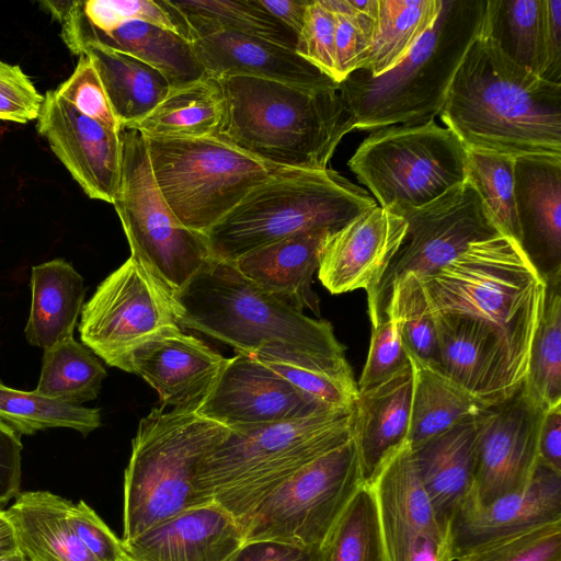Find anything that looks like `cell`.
Masks as SVG:
<instances>
[{
    "instance_id": "1",
    "label": "cell",
    "mask_w": 561,
    "mask_h": 561,
    "mask_svg": "<svg viewBox=\"0 0 561 561\" xmlns=\"http://www.w3.org/2000/svg\"><path fill=\"white\" fill-rule=\"evenodd\" d=\"M180 327L272 359L356 383L332 324L263 290L233 262L211 257L172 297Z\"/></svg>"
},
{
    "instance_id": "2",
    "label": "cell",
    "mask_w": 561,
    "mask_h": 561,
    "mask_svg": "<svg viewBox=\"0 0 561 561\" xmlns=\"http://www.w3.org/2000/svg\"><path fill=\"white\" fill-rule=\"evenodd\" d=\"M439 116L469 150L561 154V84L515 64L481 31Z\"/></svg>"
},
{
    "instance_id": "3",
    "label": "cell",
    "mask_w": 561,
    "mask_h": 561,
    "mask_svg": "<svg viewBox=\"0 0 561 561\" xmlns=\"http://www.w3.org/2000/svg\"><path fill=\"white\" fill-rule=\"evenodd\" d=\"M218 80L226 99L218 135L277 168L324 170L354 129L340 84L308 89L242 76Z\"/></svg>"
},
{
    "instance_id": "4",
    "label": "cell",
    "mask_w": 561,
    "mask_h": 561,
    "mask_svg": "<svg viewBox=\"0 0 561 561\" xmlns=\"http://www.w3.org/2000/svg\"><path fill=\"white\" fill-rule=\"evenodd\" d=\"M420 282L431 312L462 314L493 328L525 378L546 278L519 243L502 233L472 242Z\"/></svg>"
},
{
    "instance_id": "5",
    "label": "cell",
    "mask_w": 561,
    "mask_h": 561,
    "mask_svg": "<svg viewBox=\"0 0 561 561\" xmlns=\"http://www.w3.org/2000/svg\"><path fill=\"white\" fill-rule=\"evenodd\" d=\"M486 1L442 0L431 28L392 69L356 70L340 83L354 129L423 124L439 115L453 78L479 35Z\"/></svg>"
},
{
    "instance_id": "6",
    "label": "cell",
    "mask_w": 561,
    "mask_h": 561,
    "mask_svg": "<svg viewBox=\"0 0 561 561\" xmlns=\"http://www.w3.org/2000/svg\"><path fill=\"white\" fill-rule=\"evenodd\" d=\"M353 408L231 431L201 461L196 484L240 524L298 470L352 438Z\"/></svg>"
},
{
    "instance_id": "7",
    "label": "cell",
    "mask_w": 561,
    "mask_h": 561,
    "mask_svg": "<svg viewBox=\"0 0 561 561\" xmlns=\"http://www.w3.org/2000/svg\"><path fill=\"white\" fill-rule=\"evenodd\" d=\"M197 407L161 405L139 421L124 474L122 541L210 503L196 484L198 466L230 430L198 415Z\"/></svg>"
},
{
    "instance_id": "8",
    "label": "cell",
    "mask_w": 561,
    "mask_h": 561,
    "mask_svg": "<svg viewBox=\"0 0 561 561\" xmlns=\"http://www.w3.org/2000/svg\"><path fill=\"white\" fill-rule=\"evenodd\" d=\"M377 206L368 192L332 169H280L210 228L213 257L242 255L310 230L336 231Z\"/></svg>"
},
{
    "instance_id": "9",
    "label": "cell",
    "mask_w": 561,
    "mask_h": 561,
    "mask_svg": "<svg viewBox=\"0 0 561 561\" xmlns=\"http://www.w3.org/2000/svg\"><path fill=\"white\" fill-rule=\"evenodd\" d=\"M142 136L153 178L165 203L185 228L203 234L283 169L220 135Z\"/></svg>"
},
{
    "instance_id": "10",
    "label": "cell",
    "mask_w": 561,
    "mask_h": 561,
    "mask_svg": "<svg viewBox=\"0 0 561 561\" xmlns=\"http://www.w3.org/2000/svg\"><path fill=\"white\" fill-rule=\"evenodd\" d=\"M122 164L113 201L130 256L170 301L213 255L206 236L185 228L162 197L144 136L119 133Z\"/></svg>"
},
{
    "instance_id": "11",
    "label": "cell",
    "mask_w": 561,
    "mask_h": 561,
    "mask_svg": "<svg viewBox=\"0 0 561 561\" xmlns=\"http://www.w3.org/2000/svg\"><path fill=\"white\" fill-rule=\"evenodd\" d=\"M467 153L453 130L430 121L376 129L347 165L378 206L419 207L467 179Z\"/></svg>"
},
{
    "instance_id": "12",
    "label": "cell",
    "mask_w": 561,
    "mask_h": 561,
    "mask_svg": "<svg viewBox=\"0 0 561 561\" xmlns=\"http://www.w3.org/2000/svg\"><path fill=\"white\" fill-rule=\"evenodd\" d=\"M362 483L352 436L266 495L240 523L243 542L274 540L325 550Z\"/></svg>"
},
{
    "instance_id": "13",
    "label": "cell",
    "mask_w": 561,
    "mask_h": 561,
    "mask_svg": "<svg viewBox=\"0 0 561 561\" xmlns=\"http://www.w3.org/2000/svg\"><path fill=\"white\" fill-rule=\"evenodd\" d=\"M388 210L407 221V234L381 280L367 295L371 324L385 318L392 286L407 273L430 276L470 243L501 233L468 178L427 204Z\"/></svg>"
},
{
    "instance_id": "14",
    "label": "cell",
    "mask_w": 561,
    "mask_h": 561,
    "mask_svg": "<svg viewBox=\"0 0 561 561\" xmlns=\"http://www.w3.org/2000/svg\"><path fill=\"white\" fill-rule=\"evenodd\" d=\"M174 325L171 301L129 256L82 306L79 333L89 350L121 368L140 343Z\"/></svg>"
},
{
    "instance_id": "15",
    "label": "cell",
    "mask_w": 561,
    "mask_h": 561,
    "mask_svg": "<svg viewBox=\"0 0 561 561\" xmlns=\"http://www.w3.org/2000/svg\"><path fill=\"white\" fill-rule=\"evenodd\" d=\"M543 412L522 383L510 398L474 417L473 483L462 506L484 507L529 484Z\"/></svg>"
},
{
    "instance_id": "16",
    "label": "cell",
    "mask_w": 561,
    "mask_h": 561,
    "mask_svg": "<svg viewBox=\"0 0 561 561\" xmlns=\"http://www.w3.org/2000/svg\"><path fill=\"white\" fill-rule=\"evenodd\" d=\"M348 410V409H347ZM332 411L294 387L256 357L227 358L196 413L242 431Z\"/></svg>"
},
{
    "instance_id": "17",
    "label": "cell",
    "mask_w": 561,
    "mask_h": 561,
    "mask_svg": "<svg viewBox=\"0 0 561 561\" xmlns=\"http://www.w3.org/2000/svg\"><path fill=\"white\" fill-rule=\"evenodd\" d=\"M36 128L90 198L113 204L122 164L119 133L83 115L55 90L44 95Z\"/></svg>"
},
{
    "instance_id": "18",
    "label": "cell",
    "mask_w": 561,
    "mask_h": 561,
    "mask_svg": "<svg viewBox=\"0 0 561 561\" xmlns=\"http://www.w3.org/2000/svg\"><path fill=\"white\" fill-rule=\"evenodd\" d=\"M432 314L440 368L447 377L486 407L515 393L524 378L493 328L462 314Z\"/></svg>"
},
{
    "instance_id": "19",
    "label": "cell",
    "mask_w": 561,
    "mask_h": 561,
    "mask_svg": "<svg viewBox=\"0 0 561 561\" xmlns=\"http://www.w3.org/2000/svg\"><path fill=\"white\" fill-rule=\"evenodd\" d=\"M407 234V221L380 206L331 232L322 250L318 278L334 295L379 284Z\"/></svg>"
},
{
    "instance_id": "20",
    "label": "cell",
    "mask_w": 561,
    "mask_h": 561,
    "mask_svg": "<svg viewBox=\"0 0 561 561\" xmlns=\"http://www.w3.org/2000/svg\"><path fill=\"white\" fill-rule=\"evenodd\" d=\"M227 358L180 325L140 343L119 369L136 374L159 394L162 407L198 405Z\"/></svg>"
},
{
    "instance_id": "21",
    "label": "cell",
    "mask_w": 561,
    "mask_h": 561,
    "mask_svg": "<svg viewBox=\"0 0 561 561\" xmlns=\"http://www.w3.org/2000/svg\"><path fill=\"white\" fill-rule=\"evenodd\" d=\"M561 523V472L537 462L529 484L484 507L462 506L448 528L451 560L539 526Z\"/></svg>"
},
{
    "instance_id": "22",
    "label": "cell",
    "mask_w": 561,
    "mask_h": 561,
    "mask_svg": "<svg viewBox=\"0 0 561 561\" xmlns=\"http://www.w3.org/2000/svg\"><path fill=\"white\" fill-rule=\"evenodd\" d=\"M242 543L240 524L215 502L185 510L123 541L135 561H227Z\"/></svg>"
},
{
    "instance_id": "23",
    "label": "cell",
    "mask_w": 561,
    "mask_h": 561,
    "mask_svg": "<svg viewBox=\"0 0 561 561\" xmlns=\"http://www.w3.org/2000/svg\"><path fill=\"white\" fill-rule=\"evenodd\" d=\"M522 248L542 275L561 270V154L514 157Z\"/></svg>"
},
{
    "instance_id": "24",
    "label": "cell",
    "mask_w": 561,
    "mask_h": 561,
    "mask_svg": "<svg viewBox=\"0 0 561 561\" xmlns=\"http://www.w3.org/2000/svg\"><path fill=\"white\" fill-rule=\"evenodd\" d=\"M191 44L205 72L216 79L242 76L308 89L340 84L296 50L261 37L220 31Z\"/></svg>"
},
{
    "instance_id": "25",
    "label": "cell",
    "mask_w": 561,
    "mask_h": 561,
    "mask_svg": "<svg viewBox=\"0 0 561 561\" xmlns=\"http://www.w3.org/2000/svg\"><path fill=\"white\" fill-rule=\"evenodd\" d=\"M371 488L388 561H403L421 534L448 539L437 524L408 443L387 460Z\"/></svg>"
},
{
    "instance_id": "26",
    "label": "cell",
    "mask_w": 561,
    "mask_h": 561,
    "mask_svg": "<svg viewBox=\"0 0 561 561\" xmlns=\"http://www.w3.org/2000/svg\"><path fill=\"white\" fill-rule=\"evenodd\" d=\"M412 385L410 365L388 381L357 394L352 436L364 484L371 485L387 460L407 443Z\"/></svg>"
},
{
    "instance_id": "27",
    "label": "cell",
    "mask_w": 561,
    "mask_h": 561,
    "mask_svg": "<svg viewBox=\"0 0 561 561\" xmlns=\"http://www.w3.org/2000/svg\"><path fill=\"white\" fill-rule=\"evenodd\" d=\"M334 231H302L253 250L233 262L247 278L263 290L304 311L320 314L312 290L328 236Z\"/></svg>"
},
{
    "instance_id": "28",
    "label": "cell",
    "mask_w": 561,
    "mask_h": 561,
    "mask_svg": "<svg viewBox=\"0 0 561 561\" xmlns=\"http://www.w3.org/2000/svg\"><path fill=\"white\" fill-rule=\"evenodd\" d=\"M474 417L455 425L414 448L410 447L414 466L432 504L437 524L446 536L453 517L472 490Z\"/></svg>"
},
{
    "instance_id": "29",
    "label": "cell",
    "mask_w": 561,
    "mask_h": 561,
    "mask_svg": "<svg viewBox=\"0 0 561 561\" xmlns=\"http://www.w3.org/2000/svg\"><path fill=\"white\" fill-rule=\"evenodd\" d=\"M61 38L78 56L92 45L130 54L160 71L171 87L206 73L187 38L142 21H127L110 32L61 26Z\"/></svg>"
},
{
    "instance_id": "30",
    "label": "cell",
    "mask_w": 561,
    "mask_h": 561,
    "mask_svg": "<svg viewBox=\"0 0 561 561\" xmlns=\"http://www.w3.org/2000/svg\"><path fill=\"white\" fill-rule=\"evenodd\" d=\"M69 504L48 491H28L5 511L20 549L32 561H99L77 535Z\"/></svg>"
},
{
    "instance_id": "31",
    "label": "cell",
    "mask_w": 561,
    "mask_h": 561,
    "mask_svg": "<svg viewBox=\"0 0 561 561\" xmlns=\"http://www.w3.org/2000/svg\"><path fill=\"white\" fill-rule=\"evenodd\" d=\"M31 289L27 342L46 351L73 337L85 296L81 275L67 261L55 259L33 266Z\"/></svg>"
},
{
    "instance_id": "32",
    "label": "cell",
    "mask_w": 561,
    "mask_h": 561,
    "mask_svg": "<svg viewBox=\"0 0 561 561\" xmlns=\"http://www.w3.org/2000/svg\"><path fill=\"white\" fill-rule=\"evenodd\" d=\"M82 54L96 69L121 130L146 117L171 87L160 71L130 54L99 45L83 48Z\"/></svg>"
},
{
    "instance_id": "33",
    "label": "cell",
    "mask_w": 561,
    "mask_h": 561,
    "mask_svg": "<svg viewBox=\"0 0 561 561\" xmlns=\"http://www.w3.org/2000/svg\"><path fill=\"white\" fill-rule=\"evenodd\" d=\"M226 99L218 79L203 77L170 87L160 103L130 129L142 135L201 138L219 134Z\"/></svg>"
},
{
    "instance_id": "34",
    "label": "cell",
    "mask_w": 561,
    "mask_h": 561,
    "mask_svg": "<svg viewBox=\"0 0 561 561\" xmlns=\"http://www.w3.org/2000/svg\"><path fill=\"white\" fill-rule=\"evenodd\" d=\"M408 357L413 374L407 438L411 448L477 416L488 408L455 383L442 369Z\"/></svg>"
},
{
    "instance_id": "35",
    "label": "cell",
    "mask_w": 561,
    "mask_h": 561,
    "mask_svg": "<svg viewBox=\"0 0 561 561\" xmlns=\"http://www.w3.org/2000/svg\"><path fill=\"white\" fill-rule=\"evenodd\" d=\"M442 0H378L370 46L359 69L378 77L397 66L433 26Z\"/></svg>"
},
{
    "instance_id": "36",
    "label": "cell",
    "mask_w": 561,
    "mask_h": 561,
    "mask_svg": "<svg viewBox=\"0 0 561 561\" xmlns=\"http://www.w3.org/2000/svg\"><path fill=\"white\" fill-rule=\"evenodd\" d=\"M168 1L184 21L190 42L210 33L229 31L261 37L296 50V34L259 0Z\"/></svg>"
},
{
    "instance_id": "37",
    "label": "cell",
    "mask_w": 561,
    "mask_h": 561,
    "mask_svg": "<svg viewBox=\"0 0 561 561\" xmlns=\"http://www.w3.org/2000/svg\"><path fill=\"white\" fill-rule=\"evenodd\" d=\"M546 0H489L481 33L515 64L540 77L543 67Z\"/></svg>"
},
{
    "instance_id": "38",
    "label": "cell",
    "mask_w": 561,
    "mask_h": 561,
    "mask_svg": "<svg viewBox=\"0 0 561 561\" xmlns=\"http://www.w3.org/2000/svg\"><path fill=\"white\" fill-rule=\"evenodd\" d=\"M546 295L523 386L543 411L561 404V270L543 275Z\"/></svg>"
},
{
    "instance_id": "39",
    "label": "cell",
    "mask_w": 561,
    "mask_h": 561,
    "mask_svg": "<svg viewBox=\"0 0 561 561\" xmlns=\"http://www.w3.org/2000/svg\"><path fill=\"white\" fill-rule=\"evenodd\" d=\"M61 26L110 32L127 21H142L188 39L187 28L168 0L44 1Z\"/></svg>"
},
{
    "instance_id": "40",
    "label": "cell",
    "mask_w": 561,
    "mask_h": 561,
    "mask_svg": "<svg viewBox=\"0 0 561 561\" xmlns=\"http://www.w3.org/2000/svg\"><path fill=\"white\" fill-rule=\"evenodd\" d=\"M107 373L101 362L73 337L44 351L36 393L70 404L95 399Z\"/></svg>"
},
{
    "instance_id": "41",
    "label": "cell",
    "mask_w": 561,
    "mask_h": 561,
    "mask_svg": "<svg viewBox=\"0 0 561 561\" xmlns=\"http://www.w3.org/2000/svg\"><path fill=\"white\" fill-rule=\"evenodd\" d=\"M0 420L20 435L51 427H69L87 435L101 425V413L95 408L60 402L0 381Z\"/></svg>"
},
{
    "instance_id": "42",
    "label": "cell",
    "mask_w": 561,
    "mask_h": 561,
    "mask_svg": "<svg viewBox=\"0 0 561 561\" xmlns=\"http://www.w3.org/2000/svg\"><path fill=\"white\" fill-rule=\"evenodd\" d=\"M327 561H388L371 485L362 483L325 548Z\"/></svg>"
},
{
    "instance_id": "43",
    "label": "cell",
    "mask_w": 561,
    "mask_h": 561,
    "mask_svg": "<svg viewBox=\"0 0 561 561\" xmlns=\"http://www.w3.org/2000/svg\"><path fill=\"white\" fill-rule=\"evenodd\" d=\"M467 150V178L477 187L500 232L522 245L514 197V157Z\"/></svg>"
},
{
    "instance_id": "44",
    "label": "cell",
    "mask_w": 561,
    "mask_h": 561,
    "mask_svg": "<svg viewBox=\"0 0 561 561\" xmlns=\"http://www.w3.org/2000/svg\"><path fill=\"white\" fill-rule=\"evenodd\" d=\"M387 311L397 318L407 354L442 369L434 317L416 275L407 273L394 283Z\"/></svg>"
},
{
    "instance_id": "45",
    "label": "cell",
    "mask_w": 561,
    "mask_h": 561,
    "mask_svg": "<svg viewBox=\"0 0 561 561\" xmlns=\"http://www.w3.org/2000/svg\"><path fill=\"white\" fill-rule=\"evenodd\" d=\"M561 523L531 528L482 545L454 561H559Z\"/></svg>"
},
{
    "instance_id": "46",
    "label": "cell",
    "mask_w": 561,
    "mask_h": 561,
    "mask_svg": "<svg viewBox=\"0 0 561 561\" xmlns=\"http://www.w3.org/2000/svg\"><path fill=\"white\" fill-rule=\"evenodd\" d=\"M335 15L337 83L359 69L374 34L376 19L356 10L350 0H322Z\"/></svg>"
},
{
    "instance_id": "47",
    "label": "cell",
    "mask_w": 561,
    "mask_h": 561,
    "mask_svg": "<svg viewBox=\"0 0 561 561\" xmlns=\"http://www.w3.org/2000/svg\"><path fill=\"white\" fill-rule=\"evenodd\" d=\"M410 365L397 318L387 311L381 321L373 324L367 358L357 383L358 392L388 381Z\"/></svg>"
},
{
    "instance_id": "48",
    "label": "cell",
    "mask_w": 561,
    "mask_h": 561,
    "mask_svg": "<svg viewBox=\"0 0 561 561\" xmlns=\"http://www.w3.org/2000/svg\"><path fill=\"white\" fill-rule=\"evenodd\" d=\"M335 15L322 0H310L297 36L296 53L337 83Z\"/></svg>"
},
{
    "instance_id": "49",
    "label": "cell",
    "mask_w": 561,
    "mask_h": 561,
    "mask_svg": "<svg viewBox=\"0 0 561 561\" xmlns=\"http://www.w3.org/2000/svg\"><path fill=\"white\" fill-rule=\"evenodd\" d=\"M55 91L83 115L114 131H122L96 69L87 55L79 56L72 75Z\"/></svg>"
},
{
    "instance_id": "50",
    "label": "cell",
    "mask_w": 561,
    "mask_h": 561,
    "mask_svg": "<svg viewBox=\"0 0 561 561\" xmlns=\"http://www.w3.org/2000/svg\"><path fill=\"white\" fill-rule=\"evenodd\" d=\"M256 358L287 379L298 390L329 409L347 410L354 407L358 394L357 383L341 381L289 364Z\"/></svg>"
},
{
    "instance_id": "51",
    "label": "cell",
    "mask_w": 561,
    "mask_h": 561,
    "mask_svg": "<svg viewBox=\"0 0 561 561\" xmlns=\"http://www.w3.org/2000/svg\"><path fill=\"white\" fill-rule=\"evenodd\" d=\"M43 101L19 66L0 60V119L20 124L37 119Z\"/></svg>"
},
{
    "instance_id": "52",
    "label": "cell",
    "mask_w": 561,
    "mask_h": 561,
    "mask_svg": "<svg viewBox=\"0 0 561 561\" xmlns=\"http://www.w3.org/2000/svg\"><path fill=\"white\" fill-rule=\"evenodd\" d=\"M69 517L84 546L99 561H121L125 554L122 539L83 501L70 502Z\"/></svg>"
},
{
    "instance_id": "53",
    "label": "cell",
    "mask_w": 561,
    "mask_h": 561,
    "mask_svg": "<svg viewBox=\"0 0 561 561\" xmlns=\"http://www.w3.org/2000/svg\"><path fill=\"white\" fill-rule=\"evenodd\" d=\"M227 561H327L325 550L274 541L243 542Z\"/></svg>"
},
{
    "instance_id": "54",
    "label": "cell",
    "mask_w": 561,
    "mask_h": 561,
    "mask_svg": "<svg viewBox=\"0 0 561 561\" xmlns=\"http://www.w3.org/2000/svg\"><path fill=\"white\" fill-rule=\"evenodd\" d=\"M21 450L20 434L0 420V505L21 493Z\"/></svg>"
},
{
    "instance_id": "55",
    "label": "cell",
    "mask_w": 561,
    "mask_h": 561,
    "mask_svg": "<svg viewBox=\"0 0 561 561\" xmlns=\"http://www.w3.org/2000/svg\"><path fill=\"white\" fill-rule=\"evenodd\" d=\"M540 78L561 84V0H546L545 55Z\"/></svg>"
},
{
    "instance_id": "56",
    "label": "cell",
    "mask_w": 561,
    "mask_h": 561,
    "mask_svg": "<svg viewBox=\"0 0 561 561\" xmlns=\"http://www.w3.org/2000/svg\"><path fill=\"white\" fill-rule=\"evenodd\" d=\"M538 462L561 472V404L543 412L538 436Z\"/></svg>"
},
{
    "instance_id": "57",
    "label": "cell",
    "mask_w": 561,
    "mask_h": 561,
    "mask_svg": "<svg viewBox=\"0 0 561 561\" xmlns=\"http://www.w3.org/2000/svg\"><path fill=\"white\" fill-rule=\"evenodd\" d=\"M403 561H453L448 539L421 534L412 541Z\"/></svg>"
},
{
    "instance_id": "58",
    "label": "cell",
    "mask_w": 561,
    "mask_h": 561,
    "mask_svg": "<svg viewBox=\"0 0 561 561\" xmlns=\"http://www.w3.org/2000/svg\"><path fill=\"white\" fill-rule=\"evenodd\" d=\"M282 24L298 36L310 0H259Z\"/></svg>"
},
{
    "instance_id": "59",
    "label": "cell",
    "mask_w": 561,
    "mask_h": 561,
    "mask_svg": "<svg viewBox=\"0 0 561 561\" xmlns=\"http://www.w3.org/2000/svg\"><path fill=\"white\" fill-rule=\"evenodd\" d=\"M20 550L14 527L5 511L0 510V559Z\"/></svg>"
},
{
    "instance_id": "60",
    "label": "cell",
    "mask_w": 561,
    "mask_h": 561,
    "mask_svg": "<svg viewBox=\"0 0 561 561\" xmlns=\"http://www.w3.org/2000/svg\"><path fill=\"white\" fill-rule=\"evenodd\" d=\"M0 561H32L21 549L16 552L1 558Z\"/></svg>"
},
{
    "instance_id": "61",
    "label": "cell",
    "mask_w": 561,
    "mask_h": 561,
    "mask_svg": "<svg viewBox=\"0 0 561 561\" xmlns=\"http://www.w3.org/2000/svg\"><path fill=\"white\" fill-rule=\"evenodd\" d=\"M121 561H135V560H134V559H131V558L126 553V551H125V554H124V557L122 558V560H121Z\"/></svg>"
},
{
    "instance_id": "62",
    "label": "cell",
    "mask_w": 561,
    "mask_h": 561,
    "mask_svg": "<svg viewBox=\"0 0 561 561\" xmlns=\"http://www.w3.org/2000/svg\"><path fill=\"white\" fill-rule=\"evenodd\" d=\"M559 561H561V560H559Z\"/></svg>"
}]
</instances>
